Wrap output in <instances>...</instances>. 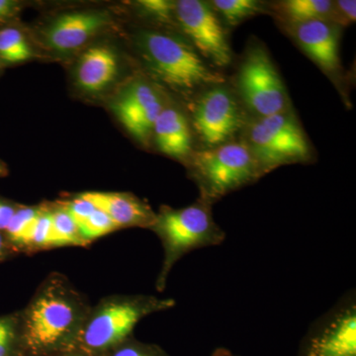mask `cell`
Masks as SVG:
<instances>
[{
  "label": "cell",
  "mask_w": 356,
  "mask_h": 356,
  "mask_svg": "<svg viewBox=\"0 0 356 356\" xmlns=\"http://www.w3.org/2000/svg\"><path fill=\"white\" fill-rule=\"evenodd\" d=\"M118 62L113 51L106 47H95L83 54L76 70L77 83L88 92H99L113 81Z\"/></svg>",
  "instance_id": "obj_16"
},
{
  "label": "cell",
  "mask_w": 356,
  "mask_h": 356,
  "mask_svg": "<svg viewBox=\"0 0 356 356\" xmlns=\"http://www.w3.org/2000/svg\"><path fill=\"white\" fill-rule=\"evenodd\" d=\"M15 8V3L9 0H0V19L10 15Z\"/></svg>",
  "instance_id": "obj_30"
},
{
  "label": "cell",
  "mask_w": 356,
  "mask_h": 356,
  "mask_svg": "<svg viewBox=\"0 0 356 356\" xmlns=\"http://www.w3.org/2000/svg\"><path fill=\"white\" fill-rule=\"evenodd\" d=\"M70 217L76 222L77 227L81 226L83 222H86L93 212L96 210L95 206L88 200L81 197V195L74 201L67 204L65 208Z\"/></svg>",
  "instance_id": "obj_28"
},
{
  "label": "cell",
  "mask_w": 356,
  "mask_h": 356,
  "mask_svg": "<svg viewBox=\"0 0 356 356\" xmlns=\"http://www.w3.org/2000/svg\"><path fill=\"white\" fill-rule=\"evenodd\" d=\"M145 13L159 21H170L175 16V3L166 0H143L139 2Z\"/></svg>",
  "instance_id": "obj_26"
},
{
  "label": "cell",
  "mask_w": 356,
  "mask_h": 356,
  "mask_svg": "<svg viewBox=\"0 0 356 356\" xmlns=\"http://www.w3.org/2000/svg\"><path fill=\"white\" fill-rule=\"evenodd\" d=\"M11 356H20V355H11Z\"/></svg>",
  "instance_id": "obj_35"
},
{
  "label": "cell",
  "mask_w": 356,
  "mask_h": 356,
  "mask_svg": "<svg viewBox=\"0 0 356 356\" xmlns=\"http://www.w3.org/2000/svg\"><path fill=\"white\" fill-rule=\"evenodd\" d=\"M245 140L261 170L266 173L291 163L312 159V147L306 133L289 111L271 116L255 117L245 125Z\"/></svg>",
  "instance_id": "obj_6"
},
{
  "label": "cell",
  "mask_w": 356,
  "mask_h": 356,
  "mask_svg": "<svg viewBox=\"0 0 356 356\" xmlns=\"http://www.w3.org/2000/svg\"><path fill=\"white\" fill-rule=\"evenodd\" d=\"M152 227L165 248L159 289L165 286L166 276L178 259L192 250L221 245L226 238V233L213 217L212 205L200 198L187 207L161 210Z\"/></svg>",
  "instance_id": "obj_4"
},
{
  "label": "cell",
  "mask_w": 356,
  "mask_h": 356,
  "mask_svg": "<svg viewBox=\"0 0 356 356\" xmlns=\"http://www.w3.org/2000/svg\"><path fill=\"white\" fill-rule=\"evenodd\" d=\"M356 2L355 0L334 1L332 22L337 26H348L355 22Z\"/></svg>",
  "instance_id": "obj_27"
},
{
  "label": "cell",
  "mask_w": 356,
  "mask_h": 356,
  "mask_svg": "<svg viewBox=\"0 0 356 356\" xmlns=\"http://www.w3.org/2000/svg\"><path fill=\"white\" fill-rule=\"evenodd\" d=\"M299 356H356L355 291L348 292L311 325Z\"/></svg>",
  "instance_id": "obj_9"
},
{
  "label": "cell",
  "mask_w": 356,
  "mask_h": 356,
  "mask_svg": "<svg viewBox=\"0 0 356 356\" xmlns=\"http://www.w3.org/2000/svg\"><path fill=\"white\" fill-rule=\"evenodd\" d=\"M140 46L154 76L175 90L189 95L225 83L224 76L180 37L147 31L140 35Z\"/></svg>",
  "instance_id": "obj_2"
},
{
  "label": "cell",
  "mask_w": 356,
  "mask_h": 356,
  "mask_svg": "<svg viewBox=\"0 0 356 356\" xmlns=\"http://www.w3.org/2000/svg\"><path fill=\"white\" fill-rule=\"evenodd\" d=\"M15 209L13 206L0 201V229H6L9 222L15 214Z\"/></svg>",
  "instance_id": "obj_29"
},
{
  "label": "cell",
  "mask_w": 356,
  "mask_h": 356,
  "mask_svg": "<svg viewBox=\"0 0 356 356\" xmlns=\"http://www.w3.org/2000/svg\"><path fill=\"white\" fill-rule=\"evenodd\" d=\"M83 310L79 300L60 285L49 286L33 301L18 334L20 356H50L65 353L81 330Z\"/></svg>",
  "instance_id": "obj_1"
},
{
  "label": "cell",
  "mask_w": 356,
  "mask_h": 356,
  "mask_svg": "<svg viewBox=\"0 0 356 356\" xmlns=\"http://www.w3.org/2000/svg\"><path fill=\"white\" fill-rule=\"evenodd\" d=\"M19 355L18 332L8 318H0V356Z\"/></svg>",
  "instance_id": "obj_24"
},
{
  "label": "cell",
  "mask_w": 356,
  "mask_h": 356,
  "mask_svg": "<svg viewBox=\"0 0 356 356\" xmlns=\"http://www.w3.org/2000/svg\"><path fill=\"white\" fill-rule=\"evenodd\" d=\"M211 356H238L235 355V353H232L231 350H229L228 348H218L216 350L213 351L212 355Z\"/></svg>",
  "instance_id": "obj_31"
},
{
  "label": "cell",
  "mask_w": 356,
  "mask_h": 356,
  "mask_svg": "<svg viewBox=\"0 0 356 356\" xmlns=\"http://www.w3.org/2000/svg\"><path fill=\"white\" fill-rule=\"evenodd\" d=\"M302 51L325 74L336 76L341 70L339 26L330 21L313 20L288 26Z\"/></svg>",
  "instance_id": "obj_12"
},
{
  "label": "cell",
  "mask_w": 356,
  "mask_h": 356,
  "mask_svg": "<svg viewBox=\"0 0 356 356\" xmlns=\"http://www.w3.org/2000/svg\"><path fill=\"white\" fill-rule=\"evenodd\" d=\"M175 306L172 299L138 296L117 299L98 309L81 325L65 353L86 356H104L130 339L138 323L147 315Z\"/></svg>",
  "instance_id": "obj_3"
},
{
  "label": "cell",
  "mask_w": 356,
  "mask_h": 356,
  "mask_svg": "<svg viewBox=\"0 0 356 356\" xmlns=\"http://www.w3.org/2000/svg\"><path fill=\"white\" fill-rule=\"evenodd\" d=\"M274 11L280 16L281 20H284L287 23L288 26L313 20H325L332 22L334 1L285 0L274 4Z\"/></svg>",
  "instance_id": "obj_17"
},
{
  "label": "cell",
  "mask_w": 356,
  "mask_h": 356,
  "mask_svg": "<svg viewBox=\"0 0 356 356\" xmlns=\"http://www.w3.org/2000/svg\"><path fill=\"white\" fill-rule=\"evenodd\" d=\"M50 356H86V355H81V353H55V355H51Z\"/></svg>",
  "instance_id": "obj_32"
},
{
  "label": "cell",
  "mask_w": 356,
  "mask_h": 356,
  "mask_svg": "<svg viewBox=\"0 0 356 356\" xmlns=\"http://www.w3.org/2000/svg\"><path fill=\"white\" fill-rule=\"evenodd\" d=\"M41 213L35 208H23L15 211L6 229L11 242L16 245H28L32 229Z\"/></svg>",
  "instance_id": "obj_21"
},
{
  "label": "cell",
  "mask_w": 356,
  "mask_h": 356,
  "mask_svg": "<svg viewBox=\"0 0 356 356\" xmlns=\"http://www.w3.org/2000/svg\"><path fill=\"white\" fill-rule=\"evenodd\" d=\"M118 229L112 220L102 210L96 209L91 216L79 226V236L83 242L95 240Z\"/></svg>",
  "instance_id": "obj_22"
},
{
  "label": "cell",
  "mask_w": 356,
  "mask_h": 356,
  "mask_svg": "<svg viewBox=\"0 0 356 356\" xmlns=\"http://www.w3.org/2000/svg\"><path fill=\"white\" fill-rule=\"evenodd\" d=\"M100 13L81 11L60 16L46 33L49 46L58 51L76 50L88 41L104 25Z\"/></svg>",
  "instance_id": "obj_13"
},
{
  "label": "cell",
  "mask_w": 356,
  "mask_h": 356,
  "mask_svg": "<svg viewBox=\"0 0 356 356\" xmlns=\"http://www.w3.org/2000/svg\"><path fill=\"white\" fill-rule=\"evenodd\" d=\"M189 122L203 149L232 142L245 123L238 99L224 83L199 93L192 103Z\"/></svg>",
  "instance_id": "obj_8"
},
{
  "label": "cell",
  "mask_w": 356,
  "mask_h": 356,
  "mask_svg": "<svg viewBox=\"0 0 356 356\" xmlns=\"http://www.w3.org/2000/svg\"><path fill=\"white\" fill-rule=\"evenodd\" d=\"M188 161L192 178L200 191V199L211 205L262 177L243 140L200 149L193 153Z\"/></svg>",
  "instance_id": "obj_5"
},
{
  "label": "cell",
  "mask_w": 356,
  "mask_h": 356,
  "mask_svg": "<svg viewBox=\"0 0 356 356\" xmlns=\"http://www.w3.org/2000/svg\"><path fill=\"white\" fill-rule=\"evenodd\" d=\"M51 245H77L83 243L79 227L67 211L60 209L51 213Z\"/></svg>",
  "instance_id": "obj_20"
},
{
  "label": "cell",
  "mask_w": 356,
  "mask_h": 356,
  "mask_svg": "<svg viewBox=\"0 0 356 356\" xmlns=\"http://www.w3.org/2000/svg\"><path fill=\"white\" fill-rule=\"evenodd\" d=\"M175 16L180 29L199 55L215 67L231 64L233 53L225 27L210 2L179 0Z\"/></svg>",
  "instance_id": "obj_10"
},
{
  "label": "cell",
  "mask_w": 356,
  "mask_h": 356,
  "mask_svg": "<svg viewBox=\"0 0 356 356\" xmlns=\"http://www.w3.org/2000/svg\"><path fill=\"white\" fill-rule=\"evenodd\" d=\"M81 196L104 212L117 228L152 227L156 221L149 206L129 194L88 192Z\"/></svg>",
  "instance_id": "obj_14"
},
{
  "label": "cell",
  "mask_w": 356,
  "mask_h": 356,
  "mask_svg": "<svg viewBox=\"0 0 356 356\" xmlns=\"http://www.w3.org/2000/svg\"><path fill=\"white\" fill-rule=\"evenodd\" d=\"M2 173V168H1V165H0V175H1Z\"/></svg>",
  "instance_id": "obj_34"
},
{
  "label": "cell",
  "mask_w": 356,
  "mask_h": 356,
  "mask_svg": "<svg viewBox=\"0 0 356 356\" xmlns=\"http://www.w3.org/2000/svg\"><path fill=\"white\" fill-rule=\"evenodd\" d=\"M236 90L245 106L257 117L287 111L288 95L280 72L261 47L248 51L238 67Z\"/></svg>",
  "instance_id": "obj_7"
},
{
  "label": "cell",
  "mask_w": 356,
  "mask_h": 356,
  "mask_svg": "<svg viewBox=\"0 0 356 356\" xmlns=\"http://www.w3.org/2000/svg\"><path fill=\"white\" fill-rule=\"evenodd\" d=\"M163 102L158 91L146 81L129 86L115 104V112L124 127L140 142L147 143L153 135L154 122Z\"/></svg>",
  "instance_id": "obj_11"
},
{
  "label": "cell",
  "mask_w": 356,
  "mask_h": 356,
  "mask_svg": "<svg viewBox=\"0 0 356 356\" xmlns=\"http://www.w3.org/2000/svg\"><path fill=\"white\" fill-rule=\"evenodd\" d=\"M210 4L229 27L264 13V3L257 0H214Z\"/></svg>",
  "instance_id": "obj_18"
},
{
  "label": "cell",
  "mask_w": 356,
  "mask_h": 356,
  "mask_svg": "<svg viewBox=\"0 0 356 356\" xmlns=\"http://www.w3.org/2000/svg\"><path fill=\"white\" fill-rule=\"evenodd\" d=\"M31 57V48L19 30L6 28L0 31V58L4 62L16 64Z\"/></svg>",
  "instance_id": "obj_19"
},
{
  "label": "cell",
  "mask_w": 356,
  "mask_h": 356,
  "mask_svg": "<svg viewBox=\"0 0 356 356\" xmlns=\"http://www.w3.org/2000/svg\"><path fill=\"white\" fill-rule=\"evenodd\" d=\"M104 356H168L165 351L154 344H147L129 339Z\"/></svg>",
  "instance_id": "obj_23"
},
{
  "label": "cell",
  "mask_w": 356,
  "mask_h": 356,
  "mask_svg": "<svg viewBox=\"0 0 356 356\" xmlns=\"http://www.w3.org/2000/svg\"><path fill=\"white\" fill-rule=\"evenodd\" d=\"M4 252V241L3 238H2V236L0 235V257H1L2 254H3Z\"/></svg>",
  "instance_id": "obj_33"
},
{
  "label": "cell",
  "mask_w": 356,
  "mask_h": 356,
  "mask_svg": "<svg viewBox=\"0 0 356 356\" xmlns=\"http://www.w3.org/2000/svg\"><path fill=\"white\" fill-rule=\"evenodd\" d=\"M28 245H36V247L51 245V213H41L32 229Z\"/></svg>",
  "instance_id": "obj_25"
},
{
  "label": "cell",
  "mask_w": 356,
  "mask_h": 356,
  "mask_svg": "<svg viewBox=\"0 0 356 356\" xmlns=\"http://www.w3.org/2000/svg\"><path fill=\"white\" fill-rule=\"evenodd\" d=\"M153 135L161 153L177 159H189L192 152L191 122L181 110L163 107L154 122Z\"/></svg>",
  "instance_id": "obj_15"
}]
</instances>
